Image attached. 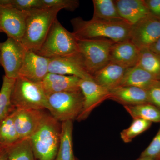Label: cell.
I'll list each match as a JSON object with an SVG mask.
<instances>
[{
	"label": "cell",
	"mask_w": 160,
	"mask_h": 160,
	"mask_svg": "<svg viewBox=\"0 0 160 160\" xmlns=\"http://www.w3.org/2000/svg\"><path fill=\"white\" fill-rule=\"evenodd\" d=\"M73 34L78 40L107 39L113 42L129 40L132 26L124 21H86L77 17L70 21Z\"/></svg>",
	"instance_id": "obj_1"
},
{
	"label": "cell",
	"mask_w": 160,
	"mask_h": 160,
	"mask_svg": "<svg viewBox=\"0 0 160 160\" xmlns=\"http://www.w3.org/2000/svg\"><path fill=\"white\" fill-rule=\"evenodd\" d=\"M62 9L61 7H52L29 12L26 31L21 42L26 50L38 51Z\"/></svg>",
	"instance_id": "obj_2"
},
{
	"label": "cell",
	"mask_w": 160,
	"mask_h": 160,
	"mask_svg": "<svg viewBox=\"0 0 160 160\" xmlns=\"http://www.w3.org/2000/svg\"><path fill=\"white\" fill-rule=\"evenodd\" d=\"M61 123L46 114L41 126L29 138L37 160H55L59 146Z\"/></svg>",
	"instance_id": "obj_3"
},
{
	"label": "cell",
	"mask_w": 160,
	"mask_h": 160,
	"mask_svg": "<svg viewBox=\"0 0 160 160\" xmlns=\"http://www.w3.org/2000/svg\"><path fill=\"white\" fill-rule=\"evenodd\" d=\"M78 52V39L59 22L54 21L37 54L49 59L75 54Z\"/></svg>",
	"instance_id": "obj_4"
},
{
	"label": "cell",
	"mask_w": 160,
	"mask_h": 160,
	"mask_svg": "<svg viewBox=\"0 0 160 160\" xmlns=\"http://www.w3.org/2000/svg\"><path fill=\"white\" fill-rule=\"evenodd\" d=\"M15 109H48L47 96L41 82H32L22 77L16 79L11 94Z\"/></svg>",
	"instance_id": "obj_5"
},
{
	"label": "cell",
	"mask_w": 160,
	"mask_h": 160,
	"mask_svg": "<svg viewBox=\"0 0 160 160\" xmlns=\"http://www.w3.org/2000/svg\"><path fill=\"white\" fill-rule=\"evenodd\" d=\"M113 43L107 39L78 40V52L84 68L92 77L110 62V49Z\"/></svg>",
	"instance_id": "obj_6"
},
{
	"label": "cell",
	"mask_w": 160,
	"mask_h": 160,
	"mask_svg": "<svg viewBox=\"0 0 160 160\" xmlns=\"http://www.w3.org/2000/svg\"><path fill=\"white\" fill-rule=\"evenodd\" d=\"M48 110L58 122L77 120L83 109L81 90L57 92L47 96Z\"/></svg>",
	"instance_id": "obj_7"
},
{
	"label": "cell",
	"mask_w": 160,
	"mask_h": 160,
	"mask_svg": "<svg viewBox=\"0 0 160 160\" xmlns=\"http://www.w3.org/2000/svg\"><path fill=\"white\" fill-rule=\"evenodd\" d=\"M27 50L21 42L12 38L0 43L1 66L6 77L17 78Z\"/></svg>",
	"instance_id": "obj_8"
},
{
	"label": "cell",
	"mask_w": 160,
	"mask_h": 160,
	"mask_svg": "<svg viewBox=\"0 0 160 160\" xmlns=\"http://www.w3.org/2000/svg\"><path fill=\"white\" fill-rule=\"evenodd\" d=\"M160 38V19L149 15L132 26L129 40L139 49L149 48Z\"/></svg>",
	"instance_id": "obj_9"
},
{
	"label": "cell",
	"mask_w": 160,
	"mask_h": 160,
	"mask_svg": "<svg viewBox=\"0 0 160 160\" xmlns=\"http://www.w3.org/2000/svg\"><path fill=\"white\" fill-rule=\"evenodd\" d=\"M29 12L0 5V31L21 42L26 31Z\"/></svg>",
	"instance_id": "obj_10"
},
{
	"label": "cell",
	"mask_w": 160,
	"mask_h": 160,
	"mask_svg": "<svg viewBox=\"0 0 160 160\" xmlns=\"http://www.w3.org/2000/svg\"><path fill=\"white\" fill-rule=\"evenodd\" d=\"M79 86L84 102L82 110L77 120L82 121L89 117L92 110L101 103L109 99V90L98 85L93 80L81 79Z\"/></svg>",
	"instance_id": "obj_11"
},
{
	"label": "cell",
	"mask_w": 160,
	"mask_h": 160,
	"mask_svg": "<svg viewBox=\"0 0 160 160\" xmlns=\"http://www.w3.org/2000/svg\"><path fill=\"white\" fill-rule=\"evenodd\" d=\"M13 122L21 140L29 138L41 126L46 113L43 110L15 109Z\"/></svg>",
	"instance_id": "obj_12"
},
{
	"label": "cell",
	"mask_w": 160,
	"mask_h": 160,
	"mask_svg": "<svg viewBox=\"0 0 160 160\" xmlns=\"http://www.w3.org/2000/svg\"><path fill=\"white\" fill-rule=\"evenodd\" d=\"M49 72L63 75L72 76L81 79L93 80L86 72L79 53L50 59Z\"/></svg>",
	"instance_id": "obj_13"
},
{
	"label": "cell",
	"mask_w": 160,
	"mask_h": 160,
	"mask_svg": "<svg viewBox=\"0 0 160 160\" xmlns=\"http://www.w3.org/2000/svg\"><path fill=\"white\" fill-rule=\"evenodd\" d=\"M49 60L34 52L27 50L19 76L35 82H41L49 73Z\"/></svg>",
	"instance_id": "obj_14"
},
{
	"label": "cell",
	"mask_w": 160,
	"mask_h": 160,
	"mask_svg": "<svg viewBox=\"0 0 160 160\" xmlns=\"http://www.w3.org/2000/svg\"><path fill=\"white\" fill-rule=\"evenodd\" d=\"M140 52V49L129 40L114 42L110 49L109 60L111 62L129 69L137 65Z\"/></svg>",
	"instance_id": "obj_15"
},
{
	"label": "cell",
	"mask_w": 160,
	"mask_h": 160,
	"mask_svg": "<svg viewBox=\"0 0 160 160\" xmlns=\"http://www.w3.org/2000/svg\"><path fill=\"white\" fill-rule=\"evenodd\" d=\"M81 79L72 76L49 73L41 82L46 96L63 92L81 90L79 83Z\"/></svg>",
	"instance_id": "obj_16"
},
{
	"label": "cell",
	"mask_w": 160,
	"mask_h": 160,
	"mask_svg": "<svg viewBox=\"0 0 160 160\" xmlns=\"http://www.w3.org/2000/svg\"><path fill=\"white\" fill-rule=\"evenodd\" d=\"M109 99L123 106L150 103L147 90L132 86H118L109 89Z\"/></svg>",
	"instance_id": "obj_17"
},
{
	"label": "cell",
	"mask_w": 160,
	"mask_h": 160,
	"mask_svg": "<svg viewBox=\"0 0 160 160\" xmlns=\"http://www.w3.org/2000/svg\"><path fill=\"white\" fill-rule=\"evenodd\" d=\"M121 17L131 26L150 15L144 0H116Z\"/></svg>",
	"instance_id": "obj_18"
},
{
	"label": "cell",
	"mask_w": 160,
	"mask_h": 160,
	"mask_svg": "<svg viewBox=\"0 0 160 160\" xmlns=\"http://www.w3.org/2000/svg\"><path fill=\"white\" fill-rule=\"evenodd\" d=\"M160 79L138 66L126 69L119 86H132L148 90Z\"/></svg>",
	"instance_id": "obj_19"
},
{
	"label": "cell",
	"mask_w": 160,
	"mask_h": 160,
	"mask_svg": "<svg viewBox=\"0 0 160 160\" xmlns=\"http://www.w3.org/2000/svg\"><path fill=\"white\" fill-rule=\"evenodd\" d=\"M127 69L109 62L93 76V81L100 86L110 89L119 86Z\"/></svg>",
	"instance_id": "obj_20"
},
{
	"label": "cell",
	"mask_w": 160,
	"mask_h": 160,
	"mask_svg": "<svg viewBox=\"0 0 160 160\" xmlns=\"http://www.w3.org/2000/svg\"><path fill=\"white\" fill-rule=\"evenodd\" d=\"M72 121L61 122L59 146L55 160H78L73 153Z\"/></svg>",
	"instance_id": "obj_21"
},
{
	"label": "cell",
	"mask_w": 160,
	"mask_h": 160,
	"mask_svg": "<svg viewBox=\"0 0 160 160\" xmlns=\"http://www.w3.org/2000/svg\"><path fill=\"white\" fill-rule=\"evenodd\" d=\"M92 19L108 21H124L120 16L113 0H93Z\"/></svg>",
	"instance_id": "obj_22"
},
{
	"label": "cell",
	"mask_w": 160,
	"mask_h": 160,
	"mask_svg": "<svg viewBox=\"0 0 160 160\" xmlns=\"http://www.w3.org/2000/svg\"><path fill=\"white\" fill-rule=\"evenodd\" d=\"M133 119L141 118L152 122H160V109L151 103L124 106Z\"/></svg>",
	"instance_id": "obj_23"
},
{
	"label": "cell",
	"mask_w": 160,
	"mask_h": 160,
	"mask_svg": "<svg viewBox=\"0 0 160 160\" xmlns=\"http://www.w3.org/2000/svg\"><path fill=\"white\" fill-rule=\"evenodd\" d=\"M15 79L4 76L0 90V123L12 112L15 109L11 103V94Z\"/></svg>",
	"instance_id": "obj_24"
},
{
	"label": "cell",
	"mask_w": 160,
	"mask_h": 160,
	"mask_svg": "<svg viewBox=\"0 0 160 160\" xmlns=\"http://www.w3.org/2000/svg\"><path fill=\"white\" fill-rule=\"evenodd\" d=\"M12 112L0 123V144L3 148L10 147L21 140L15 126Z\"/></svg>",
	"instance_id": "obj_25"
},
{
	"label": "cell",
	"mask_w": 160,
	"mask_h": 160,
	"mask_svg": "<svg viewBox=\"0 0 160 160\" xmlns=\"http://www.w3.org/2000/svg\"><path fill=\"white\" fill-rule=\"evenodd\" d=\"M137 66L160 79V57L149 48L140 49Z\"/></svg>",
	"instance_id": "obj_26"
},
{
	"label": "cell",
	"mask_w": 160,
	"mask_h": 160,
	"mask_svg": "<svg viewBox=\"0 0 160 160\" xmlns=\"http://www.w3.org/2000/svg\"><path fill=\"white\" fill-rule=\"evenodd\" d=\"M7 148L8 160H37L29 138L20 140Z\"/></svg>",
	"instance_id": "obj_27"
},
{
	"label": "cell",
	"mask_w": 160,
	"mask_h": 160,
	"mask_svg": "<svg viewBox=\"0 0 160 160\" xmlns=\"http://www.w3.org/2000/svg\"><path fill=\"white\" fill-rule=\"evenodd\" d=\"M152 123L143 119H133L131 125L121 132V138L125 143L130 142L135 138L149 129Z\"/></svg>",
	"instance_id": "obj_28"
},
{
	"label": "cell",
	"mask_w": 160,
	"mask_h": 160,
	"mask_svg": "<svg viewBox=\"0 0 160 160\" xmlns=\"http://www.w3.org/2000/svg\"><path fill=\"white\" fill-rule=\"evenodd\" d=\"M0 5L28 12L45 8L42 0H0Z\"/></svg>",
	"instance_id": "obj_29"
},
{
	"label": "cell",
	"mask_w": 160,
	"mask_h": 160,
	"mask_svg": "<svg viewBox=\"0 0 160 160\" xmlns=\"http://www.w3.org/2000/svg\"><path fill=\"white\" fill-rule=\"evenodd\" d=\"M140 158L160 160V128L149 146L142 152Z\"/></svg>",
	"instance_id": "obj_30"
},
{
	"label": "cell",
	"mask_w": 160,
	"mask_h": 160,
	"mask_svg": "<svg viewBox=\"0 0 160 160\" xmlns=\"http://www.w3.org/2000/svg\"><path fill=\"white\" fill-rule=\"evenodd\" d=\"M45 8L59 7L63 9L73 11L79 6L78 0H42Z\"/></svg>",
	"instance_id": "obj_31"
},
{
	"label": "cell",
	"mask_w": 160,
	"mask_h": 160,
	"mask_svg": "<svg viewBox=\"0 0 160 160\" xmlns=\"http://www.w3.org/2000/svg\"><path fill=\"white\" fill-rule=\"evenodd\" d=\"M149 102L160 109V81L147 90Z\"/></svg>",
	"instance_id": "obj_32"
},
{
	"label": "cell",
	"mask_w": 160,
	"mask_h": 160,
	"mask_svg": "<svg viewBox=\"0 0 160 160\" xmlns=\"http://www.w3.org/2000/svg\"><path fill=\"white\" fill-rule=\"evenodd\" d=\"M151 15L160 19V0H144Z\"/></svg>",
	"instance_id": "obj_33"
},
{
	"label": "cell",
	"mask_w": 160,
	"mask_h": 160,
	"mask_svg": "<svg viewBox=\"0 0 160 160\" xmlns=\"http://www.w3.org/2000/svg\"><path fill=\"white\" fill-rule=\"evenodd\" d=\"M149 49L160 57V38Z\"/></svg>",
	"instance_id": "obj_34"
},
{
	"label": "cell",
	"mask_w": 160,
	"mask_h": 160,
	"mask_svg": "<svg viewBox=\"0 0 160 160\" xmlns=\"http://www.w3.org/2000/svg\"><path fill=\"white\" fill-rule=\"evenodd\" d=\"M0 160H8L7 148H4L0 150Z\"/></svg>",
	"instance_id": "obj_35"
},
{
	"label": "cell",
	"mask_w": 160,
	"mask_h": 160,
	"mask_svg": "<svg viewBox=\"0 0 160 160\" xmlns=\"http://www.w3.org/2000/svg\"><path fill=\"white\" fill-rule=\"evenodd\" d=\"M137 160H159L156 159L150 158H139Z\"/></svg>",
	"instance_id": "obj_36"
},
{
	"label": "cell",
	"mask_w": 160,
	"mask_h": 160,
	"mask_svg": "<svg viewBox=\"0 0 160 160\" xmlns=\"http://www.w3.org/2000/svg\"><path fill=\"white\" fill-rule=\"evenodd\" d=\"M4 149V148L2 147V146L1 145V144H0V150H2V149Z\"/></svg>",
	"instance_id": "obj_37"
},
{
	"label": "cell",
	"mask_w": 160,
	"mask_h": 160,
	"mask_svg": "<svg viewBox=\"0 0 160 160\" xmlns=\"http://www.w3.org/2000/svg\"><path fill=\"white\" fill-rule=\"evenodd\" d=\"M0 66H1V56H0Z\"/></svg>",
	"instance_id": "obj_38"
},
{
	"label": "cell",
	"mask_w": 160,
	"mask_h": 160,
	"mask_svg": "<svg viewBox=\"0 0 160 160\" xmlns=\"http://www.w3.org/2000/svg\"><path fill=\"white\" fill-rule=\"evenodd\" d=\"M0 32H1V31H0Z\"/></svg>",
	"instance_id": "obj_39"
}]
</instances>
